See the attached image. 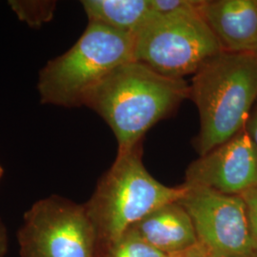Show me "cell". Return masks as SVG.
<instances>
[{
	"label": "cell",
	"instance_id": "cell-1",
	"mask_svg": "<svg viewBox=\"0 0 257 257\" xmlns=\"http://www.w3.org/2000/svg\"><path fill=\"white\" fill-rule=\"evenodd\" d=\"M188 97L190 86L184 79L158 74L135 60L110 73L88 95L84 106L110 126L121 153L142 143L148 131Z\"/></svg>",
	"mask_w": 257,
	"mask_h": 257
},
{
	"label": "cell",
	"instance_id": "cell-2",
	"mask_svg": "<svg viewBox=\"0 0 257 257\" xmlns=\"http://www.w3.org/2000/svg\"><path fill=\"white\" fill-rule=\"evenodd\" d=\"M190 98L200 130L196 151L204 156L245 128L257 99V56L222 52L193 74Z\"/></svg>",
	"mask_w": 257,
	"mask_h": 257
},
{
	"label": "cell",
	"instance_id": "cell-3",
	"mask_svg": "<svg viewBox=\"0 0 257 257\" xmlns=\"http://www.w3.org/2000/svg\"><path fill=\"white\" fill-rule=\"evenodd\" d=\"M186 191L183 184L168 187L150 175L142 162V143L117 153L91 198L84 203L97 233L98 248L157 208L180 200Z\"/></svg>",
	"mask_w": 257,
	"mask_h": 257
},
{
	"label": "cell",
	"instance_id": "cell-4",
	"mask_svg": "<svg viewBox=\"0 0 257 257\" xmlns=\"http://www.w3.org/2000/svg\"><path fill=\"white\" fill-rule=\"evenodd\" d=\"M135 48L136 37L89 22L74 46L39 72L40 101L65 108L84 106L88 95L110 73L136 60Z\"/></svg>",
	"mask_w": 257,
	"mask_h": 257
},
{
	"label": "cell",
	"instance_id": "cell-5",
	"mask_svg": "<svg viewBox=\"0 0 257 257\" xmlns=\"http://www.w3.org/2000/svg\"><path fill=\"white\" fill-rule=\"evenodd\" d=\"M224 52L200 12L156 16L136 37L135 59L172 78L194 74Z\"/></svg>",
	"mask_w": 257,
	"mask_h": 257
},
{
	"label": "cell",
	"instance_id": "cell-6",
	"mask_svg": "<svg viewBox=\"0 0 257 257\" xmlns=\"http://www.w3.org/2000/svg\"><path fill=\"white\" fill-rule=\"evenodd\" d=\"M18 240L20 257H97V233L84 204L56 194L24 213Z\"/></svg>",
	"mask_w": 257,
	"mask_h": 257
},
{
	"label": "cell",
	"instance_id": "cell-7",
	"mask_svg": "<svg viewBox=\"0 0 257 257\" xmlns=\"http://www.w3.org/2000/svg\"><path fill=\"white\" fill-rule=\"evenodd\" d=\"M184 186L187 191L178 202L192 218L197 245L207 256L256 257L246 205L240 195Z\"/></svg>",
	"mask_w": 257,
	"mask_h": 257
},
{
	"label": "cell",
	"instance_id": "cell-8",
	"mask_svg": "<svg viewBox=\"0 0 257 257\" xmlns=\"http://www.w3.org/2000/svg\"><path fill=\"white\" fill-rule=\"evenodd\" d=\"M186 186L242 195L257 186V148L245 128L188 167Z\"/></svg>",
	"mask_w": 257,
	"mask_h": 257
},
{
	"label": "cell",
	"instance_id": "cell-9",
	"mask_svg": "<svg viewBox=\"0 0 257 257\" xmlns=\"http://www.w3.org/2000/svg\"><path fill=\"white\" fill-rule=\"evenodd\" d=\"M200 14L224 52L257 55V0H205Z\"/></svg>",
	"mask_w": 257,
	"mask_h": 257
},
{
	"label": "cell",
	"instance_id": "cell-10",
	"mask_svg": "<svg viewBox=\"0 0 257 257\" xmlns=\"http://www.w3.org/2000/svg\"><path fill=\"white\" fill-rule=\"evenodd\" d=\"M130 228L151 246L168 255L197 245L192 218L178 201L157 208Z\"/></svg>",
	"mask_w": 257,
	"mask_h": 257
},
{
	"label": "cell",
	"instance_id": "cell-11",
	"mask_svg": "<svg viewBox=\"0 0 257 257\" xmlns=\"http://www.w3.org/2000/svg\"><path fill=\"white\" fill-rule=\"evenodd\" d=\"M81 4L89 22L134 37L156 17L150 0H84Z\"/></svg>",
	"mask_w": 257,
	"mask_h": 257
},
{
	"label": "cell",
	"instance_id": "cell-12",
	"mask_svg": "<svg viewBox=\"0 0 257 257\" xmlns=\"http://www.w3.org/2000/svg\"><path fill=\"white\" fill-rule=\"evenodd\" d=\"M97 257H171L151 246L128 228L110 244L98 248Z\"/></svg>",
	"mask_w": 257,
	"mask_h": 257
},
{
	"label": "cell",
	"instance_id": "cell-13",
	"mask_svg": "<svg viewBox=\"0 0 257 257\" xmlns=\"http://www.w3.org/2000/svg\"><path fill=\"white\" fill-rule=\"evenodd\" d=\"M55 1H10L19 19L32 27H39L54 18Z\"/></svg>",
	"mask_w": 257,
	"mask_h": 257
},
{
	"label": "cell",
	"instance_id": "cell-14",
	"mask_svg": "<svg viewBox=\"0 0 257 257\" xmlns=\"http://www.w3.org/2000/svg\"><path fill=\"white\" fill-rule=\"evenodd\" d=\"M205 0H150L156 16H168L184 12H200Z\"/></svg>",
	"mask_w": 257,
	"mask_h": 257
},
{
	"label": "cell",
	"instance_id": "cell-15",
	"mask_svg": "<svg viewBox=\"0 0 257 257\" xmlns=\"http://www.w3.org/2000/svg\"><path fill=\"white\" fill-rule=\"evenodd\" d=\"M240 196L246 205L249 228L253 239L257 257V186L251 188Z\"/></svg>",
	"mask_w": 257,
	"mask_h": 257
},
{
	"label": "cell",
	"instance_id": "cell-16",
	"mask_svg": "<svg viewBox=\"0 0 257 257\" xmlns=\"http://www.w3.org/2000/svg\"><path fill=\"white\" fill-rule=\"evenodd\" d=\"M244 128L257 148V105L251 110Z\"/></svg>",
	"mask_w": 257,
	"mask_h": 257
},
{
	"label": "cell",
	"instance_id": "cell-17",
	"mask_svg": "<svg viewBox=\"0 0 257 257\" xmlns=\"http://www.w3.org/2000/svg\"><path fill=\"white\" fill-rule=\"evenodd\" d=\"M8 250V233L5 225L0 219V257H5Z\"/></svg>",
	"mask_w": 257,
	"mask_h": 257
},
{
	"label": "cell",
	"instance_id": "cell-18",
	"mask_svg": "<svg viewBox=\"0 0 257 257\" xmlns=\"http://www.w3.org/2000/svg\"><path fill=\"white\" fill-rule=\"evenodd\" d=\"M171 257H208L203 251L202 249L198 245L195 247L184 250L182 252L175 253V254H171Z\"/></svg>",
	"mask_w": 257,
	"mask_h": 257
},
{
	"label": "cell",
	"instance_id": "cell-19",
	"mask_svg": "<svg viewBox=\"0 0 257 257\" xmlns=\"http://www.w3.org/2000/svg\"><path fill=\"white\" fill-rule=\"evenodd\" d=\"M4 175V170L2 168V166L0 165V179L2 178V176Z\"/></svg>",
	"mask_w": 257,
	"mask_h": 257
},
{
	"label": "cell",
	"instance_id": "cell-20",
	"mask_svg": "<svg viewBox=\"0 0 257 257\" xmlns=\"http://www.w3.org/2000/svg\"><path fill=\"white\" fill-rule=\"evenodd\" d=\"M256 56H257V55H256Z\"/></svg>",
	"mask_w": 257,
	"mask_h": 257
}]
</instances>
